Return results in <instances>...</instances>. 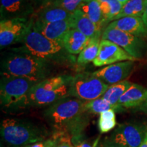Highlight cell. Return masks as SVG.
<instances>
[{
  "label": "cell",
  "instance_id": "cell-34",
  "mask_svg": "<svg viewBox=\"0 0 147 147\" xmlns=\"http://www.w3.org/2000/svg\"><path fill=\"white\" fill-rule=\"evenodd\" d=\"M139 147H147V131L146 133V135H145V137L144 140H143L142 142L141 143L140 146Z\"/></svg>",
  "mask_w": 147,
  "mask_h": 147
},
{
  "label": "cell",
  "instance_id": "cell-36",
  "mask_svg": "<svg viewBox=\"0 0 147 147\" xmlns=\"http://www.w3.org/2000/svg\"><path fill=\"white\" fill-rule=\"evenodd\" d=\"M146 99H147V90H146Z\"/></svg>",
  "mask_w": 147,
  "mask_h": 147
},
{
  "label": "cell",
  "instance_id": "cell-18",
  "mask_svg": "<svg viewBox=\"0 0 147 147\" xmlns=\"http://www.w3.org/2000/svg\"><path fill=\"white\" fill-rule=\"evenodd\" d=\"M90 39L87 36L76 29L71 28L64 36L61 45L65 50L70 55H78L89 43Z\"/></svg>",
  "mask_w": 147,
  "mask_h": 147
},
{
  "label": "cell",
  "instance_id": "cell-7",
  "mask_svg": "<svg viewBox=\"0 0 147 147\" xmlns=\"http://www.w3.org/2000/svg\"><path fill=\"white\" fill-rule=\"evenodd\" d=\"M109 85L95 76L93 73L84 72L74 76L70 84L69 97L89 102L102 97Z\"/></svg>",
  "mask_w": 147,
  "mask_h": 147
},
{
  "label": "cell",
  "instance_id": "cell-17",
  "mask_svg": "<svg viewBox=\"0 0 147 147\" xmlns=\"http://www.w3.org/2000/svg\"><path fill=\"white\" fill-rule=\"evenodd\" d=\"M70 20L71 28L80 31L90 39L102 38V29L93 23L81 10L75 11Z\"/></svg>",
  "mask_w": 147,
  "mask_h": 147
},
{
  "label": "cell",
  "instance_id": "cell-1",
  "mask_svg": "<svg viewBox=\"0 0 147 147\" xmlns=\"http://www.w3.org/2000/svg\"><path fill=\"white\" fill-rule=\"evenodd\" d=\"M88 115L84 102L73 97L60 100L44 111V117L53 131L69 134L74 145L83 140V131L89 122Z\"/></svg>",
  "mask_w": 147,
  "mask_h": 147
},
{
  "label": "cell",
  "instance_id": "cell-33",
  "mask_svg": "<svg viewBox=\"0 0 147 147\" xmlns=\"http://www.w3.org/2000/svg\"><path fill=\"white\" fill-rule=\"evenodd\" d=\"M142 18L143 21H144V23L145 24V25H146L147 27V3H146V8H145V10L144 12V14H143V15L142 16Z\"/></svg>",
  "mask_w": 147,
  "mask_h": 147
},
{
  "label": "cell",
  "instance_id": "cell-13",
  "mask_svg": "<svg viewBox=\"0 0 147 147\" xmlns=\"http://www.w3.org/2000/svg\"><path fill=\"white\" fill-rule=\"evenodd\" d=\"M1 21L17 18H31L36 10L32 0H0Z\"/></svg>",
  "mask_w": 147,
  "mask_h": 147
},
{
  "label": "cell",
  "instance_id": "cell-24",
  "mask_svg": "<svg viewBox=\"0 0 147 147\" xmlns=\"http://www.w3.org/2000/svg\"><path fill=\"white\" fill-rule=\"evenodd\" d=\"M97 1L100 4L103 16L108 23L115 20L116 16L120 13L123 5L118 0H97Z\"/></svg>",
  "mask_w": 147,
  "mask_h": 147
},
{
  "label": "cell",
  "instance_id": "cell-15",
  "mask_svg": "<svg viewBox=\"0 0 147 147\" xmlns=\"http://www.w3.org/2000/svg\"><path fill=\"white\" fill-rule=\"evenodd\" d=\"M108 25L143 40L147 38V27L140 16H125L112 21Z\"/></svg>",
  "mask_w": 147,
  "mask_h": 147
},
{
  "label": "cell",
  "instance_id": "cell-23",
  "mask_svg": "<svg viewBox=\"0 0 147 147\" xmlns=\"http://www.w3.org/2000/svg\"><path fill=\"white\" fill-rule=\"evenodd\" d=\"M101 38H92L88 45L79 54L77 59V63L79 65H85L93 61L98 55Z\"/></svg>",
  "mask_w": 147,
  "mask_h": 147
},
{
  "label": "cell",
  "instance_id": "cell-5",
  "mask_svg": "<svg viewBox=\"0 0 147 147\" xmlns=\"http://www.w3.org/2000/svg\"><path fill=\"white\" fill-rule=\"evenodd\" d=\"M1 136L9 147H25L48 138L45 129L29 121L5 119L1 121Z\"/></svg>",
  "mask_w": 147,
  "mask_h": 147
},
{
  "label": "cell",
  "instance_id": "cell-21",
  "mask_svg": "<svg viewBox=\"0 0 147 147\" xmlns=\"http://www.w3.org/2000/svg\"><path fill=\"white\" fill-rule=\"evenodd\" d=\"M78 10H81L93 23L101 29H105L107 21L104 18L97 0H86Z\"/></svg>",
  "mask_w": 147,
  "mask_h": 147
},
{
  "label": "cell",
  "instance_id": "cell-31",
  "mask_svg": "<svg viewBox=\"0 0 147 147\" xmlns=\"http://www.w3.org/2000/svg\"><path fill=\"white\" fill-rule=\"evenodd\" d=\"M102 147H124L122 145L117 144L115 142H113V140L108 138H106L104 140V141L103 142V143L102 144Z\"/></svg>",
  "mask_w": 147,
  "mask_h": 147
},
{
  "label": "cell",
  "instance_id": "cell-16",
  "mask_svg": "<svg viewBox=\"0 0 147 147\" xmlns=\"http://www.w3.org/2000/svg\"><path fill=\"white\" fill-rule=\"evenodd\" d=\"M34 24L37 29L45 37L60 44H61L65 35L71 29L70 19L51 23H40L34 21Z\"/></svg>",
  "mask_w": 147,
  "mask_h": 147
},
{
  "label": "cell",
  "instance_id": "cell-22",
  "mask_svg": "<svg viewBox=\"0 0 147 147\" xmlns=\"http://www.w3.org/2000/svg\"><path fill=\"white\" fill-rule=\"evenodd\" d=\"M147 3V0H129L123 5L120 13L114 21L125 16H140L142 17Z\"/></svg>",
  "mask_w": 147,
  "mask_h": 147
},
{
  "label": "cell",
  "instance_id": "cell-35",
  "mask_svg": "<svg viewBox=\"0 0 147 147\" xmlns=\"http://www.w3.org/2000/svg\"><path fill=\"white\" fill-rule=\"evenodd\" d=\"M118 1H119V2H120L121 3H122L123 5H124L125 3L126 2H127L129 0H118Z\"/></svg>",
  "mask_w": 147,
  "mask_h": 147
},
{
  "label": "cell",
  "instance_id": "cell-30",
  "mask_svg": "<svg viewBox=\"0 0 147 147\" xmlns=\"http://www.w3.org/2000/svg\"><path fill=\"white\" fill-rule=\"evenodd\" d=\"M34 4L36 7V9L40 8V7L44 6V5L51 4L55 0H32Z\"/></svg>",
  "mask_w": 147,
  "mask_h": 147
},
{
  "label": "cell",
  "instance_id": "cell-8",
  "mask_svg": "<svg viewBox=\"0 0 147 147\" xmlns=\"http://www.w3.org/2000/svg\"><path fill=\"white\" fill-rule=\"evenodd\" d=\"M102 39L114 42L138 60L144 57L147 50V44L142 38L109 25L104 29Z\"/></svg>",
  "mask_w": 147,
  "mask_h": 147
},
{
  "label": "cell",
  "instance_id": "cell-9",
  "mask_svg": "<svg viewBox=\"0 0 147 147\" xmlns=\"http://www.w3.org/2000/svg\"><path fill=\"white\" fill-rule=\"evenodd\" d=\"M147 127L136 123L121 124L108 138L124 147H139L144 140Z\"/></svg>",
  "mask_w": 147,
  "mask_h": 147
},
{
  "label": "cell",
  "instance_id": "cell-6",
  "mask_svg": "<svg viewBox=\"0 0 147 147\" xmlns=\"http://www.w3.org/2000/svg\"><path fill=\"white\" fill-rule=\"evenodd\" d=\"M37 82L27 78L1 74L0 102L2 108L16 110L30 89Z\"/></svg>",
  "mask_w": 147,
  "mask_h": 147
},
{
  "label": "cell",
  "instance_id": "cell-26",
  "mask_svg": "<svg viewBox=\"0 0 147 147\" xmlns=\"http://www.w3.org/2000/svg\"><path fill=\"white\" fill-rule=\"evenodd\" d=\"M84 109L88 114L100 115L107 110H114V108L102 97H100L89 102H84Z\"/></svg>",
  "mask_w": 147,
  "mask_h": 147
},
{
  "label": "cell",
  "instance_id": "cell-32",
  "mask_svg": "<svg viewBox=\"0 0 147 147\" xmlns=\"http://www.w3.org/2000/svg\"><path fill=\"white\" fill-rule=\"evenodd\" d=\"M74 147H96L95 144H91V142H88L83 140L80 141L77 143V144H74Z\"/></svg>",
  "mask_w": 147,
  "mask_h": 147
},
{
  "label": "cell",
  "instance_id": "cell-19",
  "mask_svg": "<svg viewBox=\"0 0 147 147\" xmlns=\"http://www.w3.org/2000/svg\"><path fill=\"white\" fill-rule=\"evenodd\" d=\"M146 91L142 86L132 83L125 92L119 101V105L121 108H133L140 106L147 100Z\"/></svg>",
  "mask_w": 147,
  "mask_h": 147
},
{
  "label": "cell",
  "instance_id": "cell-27",
  "mask_svg": "<svg viewBox=\"0 0 147 147\" xmlns=\"http://www.w3.org/2000/svg\"><path fill=\"white\" fill-rule=\"evenodd\" d=\"M85 1L86 0H55L51 4L63 8L72 14L78 10L80 5Z\"/></svg>",
  "mask_w": 147,
  "mask_h": 147
},
{
  "label": "cell",
  "instance_id": "cell-12",
  "mask_svg": "<svg viewBox=\"0 0 147 147\" xmlns=\"http://www.w3.org/2000/svg\"><path fill=\"white\" fill-rule=\"evenodd\" d=\"M134 67V61H125L108 65L93 72V74L110 86L125 80L131 74Z\"/></svg>",
  "mask_w": 147,
  "mask_h": 147
},
{
  "label": "cell",
  "instance_id": "cell-28",
  "mask_svg": "<svg viewBox=\"0 0 147 147\" xmlns=\"http://www.w3.org/2000/svg\"><path fill=\"white\" fill-rule=\"evenodd\" d=\"M51 136L55 140V147H74L71 137L69 134L63 131H53Z\"/></svg>",
  "mask_w": 147,
  "mask_h": 147
},
{
  "label": "cell",
  "instance_id": "cell-2",
  "mask_svg": "<svg viewBox=\"0 0 147 147\" xmlns=\"http://www.w3.org/2000/svg\"><path fill=\"white\" fill-rule=\"evenodd\" d=\"M74 76L62 74L47 78L33 87L16 110L49 106L69 97Z\"/></svg>",
  "mask_w": 147,
  "mask_h": 147
},
{
  "label": "cell",
  "instance_id": "cell-29",
  "mask_svg": "<svg viewBox=\"0 0 147 147\" xmlns=\"http://www.w3.org/2000/svg\"><path fill=\"white\" fill-rule=\"evenodd\" d=\"M55 143L56 142H55V138L51 136L45 140L29 144L25 147H55Z\"/></svg>",
  "mask_w": 147,
  "mask_h": 147
},
{
  "label": "cell",
  "instance_id": "cell-10",
  "mask_svg": "<svg viewBox=\"0 0 147 147\" xmlns=\"http://www.w3.org/2000/svg\"><path fill=\"white\" fill-rule=\"evenodd\" d=\"M125 61H138L129 55L122 48L109 40H101L98 55L93 61L96 67L119 63Z\"/></svg>",
  "mask_w": 147,
  "mask_h": 147
},
{
  "label": "cell",
  "instance_id": "cell-14",
  "mask_svg": "<svg viewBox=\"0 0 147 147\" xmlns=\"http://www.w3.org/2000/svg\"><path fill=\"white\" fill-rule=\"evenodd\" d=\"M71 16L70 12L51 3L36 9L31 18L36 23H51L70 19Z\"/></svg>",
  "mask_w": 147,
  "mask_h": 147
},
{
  "label": "cell",
  "instance_id": "cell-4",
  "mask_svg": "<svg viewBox=\"0 0 147 147\" xmlns=\"http://www.w3.org/2000/svg\"><path fill=\"white\" fill-rule=\"evenodd\" d=\"M18 43L22 44L21 48L25 52L50 63L72 58L61 44L49 39L40 33L35 27L32 18Z\"/></svg>",
  "mask_w": 147,
  "mask_h": 147
},
{
  "label": "cell",
  "instance_id": "cell-3",
  "mask_svg": "<svg viewBox=\"0 0 147 147\" xmlns=\"http://www.w3.org/2000/svg\"><path fill=\"white\" fill-rule=\"evenodd\" d=\"M50 63L18 48L3 58L1 64V74L27 78L40 82L49 76Z\"/></svg>",
  "mask_w": 147,
  "mask_h": 147
},
{
  "label": "cell",
  "instance_id": "cell-11",
  "mask_svg": "<svg viewBox=\"0 0 147 147\" xmlns=\"http://www.w3.org/2000/svg\"><path fill=\"white\" fill-rule=\"evenodd\" d=\"M31 18H17L3 20L0 22L1 49L18 43L28 27Z\"/></svg>",
  "mask_w": 147,
  "mask_h": 147
},
{
  "label": "cell",
  "instance_id": "cell-20",
  "mask_svg": "<svg viewBox=\"0 0 147 147\" xmlns=\"http://www.w3.org/2000/svg\"><path fill=\"white\" fill-rule=\"evenodd\" d=\"M131 84V82L125 80L110 85L102 97L113 106L115 111H123V109L119 105V101Z\"/></svg>",
  "mask_w": 147,
  "mask_h": 147
},
{
  "label": "cell",
  "instance_id": "cell-25",
  "mask_svg": "<svg viewBox=\"0 0 147 147\" xmlns=\"http://www.w3.org/2000/svg\"><path fill=\"white\" fill-rule=\"evenodd\" d=\"M117 125L115 111L113 109L104 112L100 115L98 127L101 133H108Z\"/></svg>",
  "mask_w": 147,
  "mask_h": 147
}]
</instances>
